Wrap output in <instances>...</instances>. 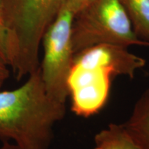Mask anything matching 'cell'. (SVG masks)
Masks as SVG:
<instances>
[{
  "label": "cell",
  "instance_id": "obj_1",
  "mask_svg": "<svg viewBox=\"0 0 149 149\" xmlns=\"http://www.w3.org/2000/svg\"><path fill=\"white\" fill-rule=\"evenodd\" d=\"M65 115L66 103L48 94L39 68L19 88L0 91V139L21 149H48Z\"/></svg>",
  "mask_w": 149,
  "mask_h": 149
},
{
  "label": "cell",
  "instance_id": "obj_2",
  "mask_svg": "<svg viewBox=\"0 0 149 149\" xmlns=\"http://www.w3.org/2000/svg\"><path fill=\"white\" fill-rule=\"evenodd\" d=\"M66 0H1L0 19L10 42V67L17 80L38 69L44 33Z\"/></svg>",
  "mask_w": 149,
  "mask_h": 149
},
{
  "label": "cell",
  "instance_id": "obj_3",
  "mask_svg": "<svg viewBox=\"0 0 149 149\" xmlns=\"http://www.w3.org/2000/svg\"><path fill=\"white\" fill-rule=\"evenodd\" d=\"M71 37L74 55L102 44L149 47V42L141 40L134 33L119 0L91 1L74 15Z\"/></svg>",
  "mask_w": 149,
  "mask_h": 149
},
{
  "label": "cell",
  "instance_id": "obj_4",
  "mask_svg": "<svg viewBox=\"0 0 149 149\" xmlns=\"http://www.w3.org/2000/svg\"><path fill=\"white\" fill-rule=\"evenodd\" d=\"M73 17L64 6L42 40L44 56L40 68L42 81L48 94L63 103L69 96L68 78L74 57L71 37Z\"/></svg>",
  "mask_w": 149,
  "mask_h": 149
},
{
  "label": "cell",
  "instance_id": "obj_5",
  "mask_svg": "<svg viewBox=\"0 0 149 149\" xmlns=\"http://www.w3.org/2000/svg\"><path fill=\"white\" fill-rule=\"evenodd\" d=\"M115 72L84 53L74 55L68 78L71 110L78 116L88 117L106 105Z\"/></svg>",
  "mask_w": 149,
  "mask_h": 149
},
{
  "label": "cell",
  "instance_id": "obj_6",
  "mask_svg": "<svg viewBox=\"0 0 149 149\" xmlns=\"http://www.w3.org/2000/svg\"><path fill=\"white\" fill-rule=\"evenodd\" d=\"M123 125L141 149H149V88L141 93Z\"/></svg>",
  "mask_w": 149,
  "mask_h": 149
},
{
  "label": "cell",
  "instance_id": "obj_7",
  "mask_svg": "<svg viewBox=\"0 0 149 149\" xmlns=\"http://www.w3.org/2000/svg\"><path fill=\"white\" fill-rule=\"evenodd\" d=\"M127 15L134 33L149 42V0H119Z\"/></svg>",
  "mask_w": 149,
  "mask_h": 149
},
{
  "label": "cell",
  "instance_id": "obj_8",
  "mask_svg": "<svg viewBox=\"0 0 149 149\" xmlns=\"http://www.w3.org/2000/svg\"><path fill=\"white\" fill-rule=\"evenodd\" d=\"M95 143L107 145L111 149H141L130 137L123 124H109L95 136Z\"/></svg>",
  "mask_w": 149,
  "mask_h": 149
},
{
  "label": "cell",
  "instance_id": "obj_9",
  "mask_svg": "<svg viewBox=\"0 0 149 149\" xmlns=\"http://www.w3.org/2000/svg\"><path fill=\"white\" fill-rule=\"evenodd\" d=\"M0 59L10 66L11 51L10 37L6 28L0 19Z\"/></svg>",
  "mask_w": 149,
  "mask_h": 149
},
{
  "label": "cell",
  "instance_id": "obj_10",
  "mask_svg": "<svg viewBox=\"0 0 149 149\" xmlns=\"http://www.w3.org/2000/svg\"><path fill=\"white\" fill-rule=\"evenodd\" d=\"M92 1L93 0H66L65 6L71 10L74 15Z\"/></svg>",
  "mask_w": 149,
  "mask_h": 149
},
{
  "label": "cell",
  "instance_id": "obj_11",
  "mask_svg": "<svg viewBox=\"0 0 149 149\" xmlns=\"http://www.w3.org/2000/svg\"><path fill=\"white\" fill-rule=\"evenodd\" d=\"M8 67L4 61L0 59V89L10 76V72Z\"/></svg>",
  "mask_w": 149,
  "mask_h": 149
},
{
  "label": "cell",
  "instance_id": "obj_12",
  "mask_svg": "<svg viewBox=\"0 0 149 149\" xmlns=\"http://www.w3.org/2000/svg\"><path fill=\"white\" fill-rule=\"evenodd\" d=\"M0 149H21L15 144H11L10 141H3Z\"/></svg>",
  "mask_w": 149,
  "mask_h": 149
},
{
  "label": "cell",
  "instance_id": "obj_13",
  "mask_svg": "<svg viewBox=\"0 0 149 149\" xmlns=\"http://www.w3.org/2000/svg\"><path fill=\"white\" fill-rule=\"evenodd\" d=\"M95 147L94 149H111L107 145L101 143H95Z\"/></svg>",
  "mask_w": 149,
  "mask_h": 149
},
{
  "label": "cell",
  "instance_id": "obj_14",
  "mask_svg": "<svg viewBox=\"0 0 149 149\" xmlns=\"http://www.w3.org/2000/svg\"><path fill=\"white\" fill-rule=\"evenodd\" d=\"M0 8H1V0H0Z\"/></svg>",
  "mask_w": 149,
  "mask_h": 149
}]
</instances>
